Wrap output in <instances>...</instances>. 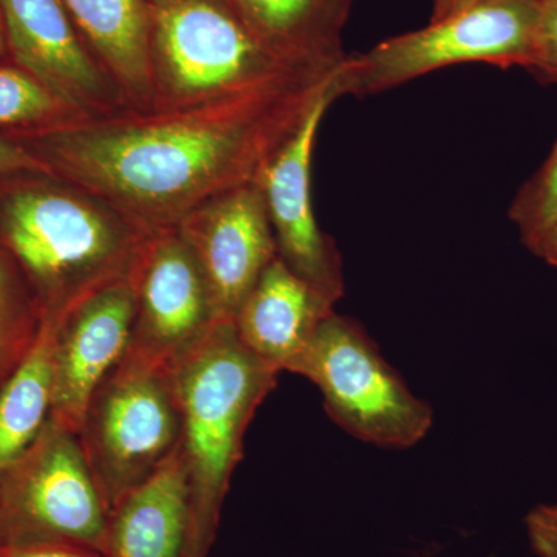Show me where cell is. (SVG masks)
I'll use <instances>...</instances> for the list:
<instances>
[{"label":"cell","mask_w":557,"mask_h":557,"mask_svg":"<svg viewBox=\"0 0 557 557\" xmlns=\"http://www.w3.org/2000/svg\"><path fill=\"white\" fill-rule=\"evenodd\" d=\"M135 292L132 278L94 293L53 324L51 418L78 434L91 395L119 364L131 343Z\"/></svg>","instance_id":"obj_13"},{"label":"cell","mask_w":557,"mask_h":557,"mask_svg":"<svg viewBox=\"0 0 557 557\" xmlns=\"http://www.w3.org/2000/svg\"><path fill=\"white\" fill-rule=\"evenodd\" d=\"M177 230L199 260L220 319L234 321L263 271L278 258L262 183L205 201Z\"/></svg>","instance_id":"obj_11"},{"label":"cell","mask_w":557,"mask_h":557,"mask_svg":"<svg viewBox=\"0 0 557 557\" xmlns=\"http://www.w3.org/2000/svg\"><path fill=\"white\" fill-rule=\"evenodd\" d=\"M83 119L13 61L0 64V132L24 134L64 126Z\"/></svg>","instance_id":"obj_20"},{"label":"cell","mask_w":557,"mask_h":557,"mask_svg":"<svg viewBox=\"0 0 557 557\" xmlns=\"http://www.w3.org/2000/svg\"><path fill=\"white\" fill-rule=\"evenodd\" d=\"M533 252L537 258L544 259L545 262L557 269V223L545 234L544 239L539 242Z\"/></svg>","instance_id":"obj_27"},{"label":"cell","mask_w":557,"mask_h":557,"mask_svg":"<svg viewBox=\"0 0 557 557\" xmlns=\"http://www.w3.org/2000/svg\"><path fill=\"white\" fill-rule=\"evenodd\" d=\"M11 61L9 39H7L5 21H3L2 7H0V64Z\"/></svg>","instance_id":"obj_28"},{"label":"cell","mask_w":557,"mask_h":557,"mask_svg":"<svg viewBox=\"0 0 557 557\" xmlns=\"http://www.w3.org/2000/svg\"><path fill=\"white\" fill-rule=\"evenodd\" d=\"M108 516L78 434L53 418L0 475V547L60 545L106 556Z\"/></svg>","instance_id":"obj_8"},{"label":"cell","mask_w":557,"mask_h":557,"mask_svg":"<svg viewBox=\"0 0 557 557\" xmlns=\"http://www.w3.org/2000/svg\"><path fill=\"white\" fill-rule=\"evenodd\" d=\"M44 313L20 267L0 248V391L32 354Z\"/></svg>","instance_id":"obj_19"},{"label":"cell","mask_w":557,"mask_h":557,"mask_svg":"<svg viewBox=\"0 0 557 557\" xmlns=\"http://www.w3.org/2000/svg\"><path fill=\"white\" fill-rule=\"evenodd\" d=\"M333 76L197 108L120 112L7 135L46 170L146 230H172L205 201L260 182Z\"/></svg>","instance_id":"obj_1"},{"label":"cell","mask_w":557,"mask_h":557,"mask_svg":"<svg viewBox=\"0 0 557 557\" xmlns=\"http://www.w3.org/2000/svg\"><path fill=\"white\" fill-rule=\"evenodd\" d=\"M153 231L46 168L0 174V248L20 267L44 321L131 276Z\"/></svg>","instance_id":"obj_2"},{"label":"cell","mask_w":557,"mask_h":557,"mask_svg":"<svg viewBox=\"0 0 557 557\" xmlns=\"http://www.w3.org/2000/svg\"><path fill=\"white\" fill-rule=\"evenodd\" d=\"M131 278L135 313L126 354L172 369L222 321L199 260L177 228L150 234Z\"/></svg>","instance_id":"obj_9"},{"label":"cell","mask_w":557,"mask_h":557,"mask_svg":"<svg viewBox=\"0 0 557 557\" xmlns=\"http://www.w3.org/2000/svg\"><path fill=\"white\" fill-rule=\"evenodd\" d=\"M336 100L338 94L332 83L260 180L278 259L335 306L346 288L343 259L335 240L321 230L314 215L311 163L322 120Z\"/></svg>","instance_id":"obj_10"},{"label":"cell","mask_w":557,"mask_h":557,"mask_svg":"<svg viewBox=\"0 0 557 557\" xmlns=\"http://www.w3.org/2000/svg\"><path fill=\"white\" fill-rule=\"evenodd\" d=\"M25 168H44L33 159L20 143L0 132V174L3 172L25 170Z\"/></svg>","instance_id":"obj_25"},{"label":"cell","mask_w":557,"mask_h":557,"mask_svg":"<svg viewBox=\"0 0 557 557\" xmlns=\"http://www.w3.org/2000/svg\"><path fill=\"white\" fill-rule=\"evenodd\" d=\"M530 70L557 84V0H542Z\"/></svg>","instance_id":"obj_22"},{"label":"cell","mask_w":557,"mask_h":557,"mask_svg":"<svg viewBox=\"0 0 557 557\" xmlns=\"http://www.w3.org/2000/svg\"><path fill=\"white\" fill-rule=\"evenodd\" d=\"M509 219L518 226L528 249L544 239L557 223V141L545 163L539 168L509 207Z\"/></svg>","instance_id":"obj_21"},{"label":"cell","mask_w":557,"mask_h":557,"mask_svg":"<svg viewBox=\"0 0 557 557\" xmlns=\"http://www.w3.org/2000/svg\"><path fill=\"white\" fill-rule=\"evenodd\" d=\"M148 10L152 112L255 97L335 73L281 60L231 0H148Z\"/></svg>","instance_id":"obj_4"},{"label":"cell","mask_w":557,"mask_h":557,"mask_svg":"<svg viewBox=\"0 0 557 557\" xmlns=\"http://www.w3.org/2000/svg\"><path fill=\"white\" fill-rule=\"evenodd\" d=\"M87 49L129 112L153 110L148 0H64Z\"/></svg>","instance_id":"obj_16"},{"label":"cell","mask_w":557,"mask_h":557,"mask_svg":"<svg viewBox=\"0 0 557 557\" xmlns=\"http://www.w3.org/2000/svg\"><path fill=\"white\" fill-rule=\"evenodd\" d=\"M542 0H483L420 30L347 54L333 78L338 98L369 97L467 62L530 67Z\"/></svg>","instance_id":"obj_6"},{"label":"cell","mask_w":557,"mask_h":557,"mask_svg":"<svg viewBox=\"0 0 557 557\" xmlns=\"http://www.w3.org/2000/svg\"><path fill=\"white\" fill-rule=\"evenodd\" d=\"M528 542L537 557H557V505H537L525 518Z\"/></svg>","instance_id":"obj_23"},{"label":"cell","mask_w":557,"mask_h":557,"mask_svg":"<svg viewBox=\"0 0 557 557\" xmlns=\"http://www.w3.org/2000/svg\"><path fill=\"white\" fill-rule=\"evenodd\" d=\"M479 2H483V0H432L431 22L445 20V17L453 16L458 11L467 10Z\"/></svg>","instance_id":"obj_26"},{"label":"cell","mask_w":557,"mask_h":557,"mask_svg":"<svg viewBox=\"0 0 557 557\" xmlns=\"http://www.w3.org/2000/svg\"><path fill=\"white\" fill-rule=\"evenodd\" d=\"M182 450L189 480L186 557H209L249 423L276 387L278 370L252 354L234 321H220L175 362Z\"/></svg>","instance_id":"obj_3"},{"label":"cell","mask_w":557,"mask_h":557,"mask_svg":"<svg viewBox=\"0 0 557 557\" xmlns=\"http://www.w3.org/2000/svg\"><path fill=\"white\" fill-rule=\"evenodd\" d=\"M333 311L335 304L277 258L242 302L234 325L245 347L278 372H288Z\"/></svg>","instance_id":"obj_14"},{"label":"cell","mask_w":557,"mask_h":557,"mask_svg":"<svg viewBox=\"0 0 557 557\" xmlns=\"http://www.w3.org/2000/svg\"><path fill=\"white\" fill-rule=\"evenodd\" d=\"M11 61L83 119L129 112L87 49L64 0H0Z\"/></svg>","instance_id":"obj_12"},{"label":"cell","mask_w":557,"mask_h":557,"mask_svg":"<svg viewBox=\"0 0 557 557\" xmlns=\"http://www.w3.org/2000/svg\"><path fill=\"white\" fill-rule=\"evenodd\" d=\"M182 434L174 370L124 354L91 395L78 429L108 515L171 460Z\"/></svg>","instance_id":"obj_5"},{"label":"cell","mask_w":557,"mask_h":557,"mask_svg":"<svg viewBox=\"0 0 557 557\" xmlns=\"http://www.w3.org/2000/svg\"><path fill=\"white\" fill-rule=\"evenodd\" d=\"M256 36L295 67L336 72L354 0H231Z\"/></svg>","instance_id":"obj_17"},{"label":"cell","mask_w":557,"mask_h":557,"mask_svg":"<svg viewBox=\"0 0 557 557\" xmlns=\"http://www.w3.org/2000/svg\"><path fill=\"white\" fill-rule=\"evenodd\" d=\"M288 372L310 380L321 391L330 418L370 445L410 448L434 421L431 406L409 391L364 327L335 311Z\"/></svg>","instance_id":"obj_7"},{"label":"cell","mask_w":557,"mask_h":557,"mask_svg":"<svg viewBox=\"0 0 557 557\" xmlns=\"http://www.w3.org/2000/svg\"><path fill=\"white\" fill-rule=\"evenodd\" d=\"M51 332H42L32 354L0 391V475L20 460L47 426L53 408Z\"/></svg>","instance_id":"obj_18"},{"label":"cell","mask_w":557,"mask_h":557,"mask_svg":"<svg viewBox=\"0 0 557 557\" xmlns=\"http://www.w3.org/2000/svg\"><path fill=\"white\" fill-rule=\"evenodd\" d=\"M189 480L182 450L109 511L106 556L186 557Z\"/></svg>","instance_id":"obj_15"},{"label":"cell","mask_w":557,"mask_h":557,"mask_svg":"<svg viewBox=\"0 0 557 557\" xmlns=\"http://www.w3.org/2000/svg\"><path fill=\"white\" fill-rule=\"evenodd\" d=\"M0 557H108L90 549L36 545V547H0Z\"/></svg>","instance_id":"obj_24"}]
</instances>
